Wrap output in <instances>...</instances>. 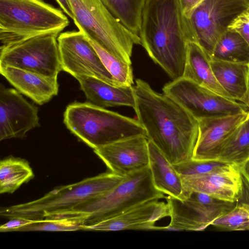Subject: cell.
Wrapping results in <instances>:
<instances>
[{
	"label": "cell",
	"instance_id": "1",
	"mask_svg": "<svg viewBox=\"0 0 249 249\" xmlns=\"http://www.w3.org/2000/svg\"><path fill=\"white\" fill-rule=\"evenodd\" d=\"M137 120L153 142L172 164L192 159L199 121L172 99L137 79L133 86Z\"/></svg>",
	"mask_w": 249,
	"mask_h": 249
},
{
	"label": "cell",
	"instance_id": "2",
	"mask_svg": "<svg viewBox=\"0 0 249 249\" xmlns=\"http://www.w3.org/2000/svg\"><path fill=\"white\" fill-rule=\"evenodd\" d=\"M139 36L149 57L172 80L182 77L189 43H198L180 0H146Z\"/></svg>",
	"mask_w": 249,
	"mask_h": 249
},
{
	"label": "cell",
	"instance_id": "3",
	"mask_svg": "<svg viewBox=\"0 0 249 249\" xmlns=\"http://www.w3.org/2000/svg\"><path fill=\"white\" fill-rule=\"evenodd\" d=\"M124 177L111 172L54 188L43 196L26 203L0 209L1 216L40 220L57 216L113 189Z\"/></svg>",
	"mask_w": 249,
	"mask_h": 249
},
{
	"label": "cell",
	"instance_id": "4",
	"mask_svg": "<svg viewBox=\"0 0 249 249\" xmlns=\"http://www.w3.org/2000/svg\"><path fill=\"white\" fill-rule=\"evenodd\" d=\"M63 122L72 134L93 149L135 136H146L138 120L89 102L69 105Z\"/></svg>",
	"mask_w": 249,
	"mask_h": 249
},
{
	"label": "cell",
	"instance_id": "5",
	"mask_svg": "<svg viewBox=\"0 0 249 249\" xmlns=\"http://www.w3.org/2000/svg\"><path fill=\"white\" fill-rule=\"evenodd\" d=\"M69 25L60 9L41 0H0V46L46 34L59 35Z\"/></svg>",
	"mask_w": 249,
	"mask_h": 249
},
{
	"label": "cell",
	"instance_id": "6",
	"mask_svg": "<svg viewBox=\"0 0 249 249\" xmlns=\"http://www.w3.org/2000/svg\"><path fill=\"white\" fill-rule=\"evenodd\" d=\"M69 0L79 30L109 53L131 65L133 46L141 45L139 36L114 17L101 0Z\"/></svg>",
	"mask_w": 249,
	"mask_h": 249
},
{
	"label": "cell",
	"instance_id": "7",
	"mask_svg": "<svg viewBox=\"0 0 249 249\" xmlns=\"http://www.w3.org/2000/svg\"><path fill=\"white\" fill-rule=\"evenodd\" d=\"M155 187L149 167L124 177L110 190L56 217L82 215L85 224H92L119 214L145 201L165 198Z\"/></svg>",
	"mask_w": 249,
	"mask_h": 249
},
{
	"label": "cell",
	"instance_id": "8",
	"mask_svg": "<svg viewBox=\"0 0 249 249\" xmlns=\"http://www.w3.org/2000/svg\"><path fill=\"white\" fill-rule=\"evenodd\" d=\"M59 35L43 34L0 47V66H11L42 75L57 77L62 71Z\"/></svg>",
	"mask_w": 249,
	"mask_h": 249
},
{
	"label": "cell",
	"instance_id": "9",
	"mask_svg": "<svg viewBox=\"0 0 249 249\" xmlns=\"http://www.w3.org/2000/svg\"><path fill=\"white\" fill-rule=\"evenodd\" d=\"M163 93L197 120L248 113L249 107L183 77L166 84Z\"/></svg>",
	"mask_w": 249,
	"mask_h": 249
},
{
	"label": "cell",
	"instance_id": "10",
	"mask_svg": "<svg viewBox=\"0 0 249 249\" xmlns=\"http://www.w3.org/2000/svg\"><path fill=\"white\" fill-rule=\"evenodd\" d=\"M165 199L169 209L170 222L164 229L178 231L203 230L237 204L198 192H192L184 199L169 196Z\"/></svg>",
	"mask_w": 249,
	"mask_h": 249
},
{
	"label": "cell",
	"instance_id": "11",
	"mask_svg": "<svg viewBox=\"0 0 249 249\" xmlns=\"http://www.w3.org/2000/svg\"><path fill=\"white\" fill-rule=\"evenodd\" d=\"M249 7L248 0H204L192 12L189 19L198 44L210 59L218 39Z\"/></svg>",
	"mask_w": 249,
	"mask_h": 249
},
{
	"label": "cell",
	"instance_id": "12",
	"mask_svg": "<svg viewBox=\"0 0 249 249\" xmlns=\"http://www.w3.org/2000/svg\"><path fill=\"white\" fill-rule=\"evenodd\" d=\"M57 41L62 71L76 78L95 77L117 86L87 36L81 31L60 33Z\"/></svg>",
	"mask_w": 249,
	"mask_h": 249
},
{
	"label": "cell",
	"instance_id": "13",
	"mask_svg": "<svg viewBox=\"0 0 249 249\" xmlns=\"http://www.w3.org/2000/svg\"><path fill=\"white\" fill-rule=\"evenodd\" d=\"M38 109L17 89L0 87V140L24 139L39 127Z\"/></svg>",
	"mask_w": 249,
	"mask_h": 249
},
{
	"label": "cell",
	"instance_id": "14",
	"mask_svg": "<svg viewBox=\"0 0 249 249\" xmlns=\"http://www.w3.org/2000/svg\"><path fill=\"white\" fill-rule=\"evenodd\" d=\"M93 151L110 172L122 177L149 167L148 139L145 136L123 139Z\"/></svg>",
	"mask_w": 249,
	"mask_h": 249
},
{
	"label": "cell",
	"instance_id": "15",
	"mask_svg": "<svg viewBox=\"0 0 249 249\" xmlns=\"http://www.w3.org/2000/svg\"><path fill=\"white\" fill-rule=\"evenodd\" d=\"M184 199L192 192L236 202L243 193L244 183L238 167L231 164L216 171L199 176H180Z\"/></svg>",
	"mask_w": 249,
	"mask_h": 249
},
{
	"label": "cell",
	"instance_id": "16",
	"mask_svg": "<svg viewBox=\"0 0 249 249\" xmlns=\"http://www.w3.org/2000/svg\"><path fill=\"white\" fill-rule=\"evenodd\" d=\"M167 203L152 199L135 205L122 213L98 222L85 224L82 230L92 231H118L127 230H164L157 227V221L169 216Z\"/></svg>",
	"mask_w": 249,
	"mask_h": 249
},
{
	"label": "cell",
	"instance_id": "17",
	"mask_svg": "<svg viewBox=\"0 0 249 249\" xmlns=\"http://www.w3.org/2000/svg\"><path fill=\"white\" fill-rule=\"evenodd\" d=\"M248 113L202 119L193 159L218 160L225 143L235 129L248 117Z\"/></svg>",
	"mask_w": 249,
	"mask_h": 249
},
{
	"label": "cell",
	"instance_id": "18",
	"mask_svg": "<svg viewBox=\"0 0 249 249\" xmlns=\"http://www.w3.org/2000/svg\"><path fill=\"white\" fill-rule=\"evenodd\" d=\"M0 73L21 94L41 105L57 95V77L42 75L11 66H0Z\"/></svg>",
	"mask_w": 249,
	"mask_h": 249
},
{
	"label": "cell",
	"instance_id": "19",
	"mask_svg": "<svg viewBox=\"0 0 249 249\" xmlns=\"http://www.w3.org/2000/svg\"><path fill=\"white\" fill-rule=\"evenodd\" d=\"M88 102L102 107L127 106L133 108L135 98L133 86L123 87L107 83L95 77L76 78Z\"/></svg>",
	"mask_w": 249,
	"mask_h": 249
},
{
	"label": "cell",
	"instance_id": "20",
	"mask_svg": "<svg viewBox=\"0 0 249 249\" xmlns=\"http://www.w3.org/2000/svg\"><path fill=\"white\" fill-rule=\"evenodd\" d=\"M217 81L232 99L249 107V65L210 60Z\"/></svg>",
	"mask_w": 249,
	"mask_h": 249
},
{
	"label": "cell",
	"instance_id": "21",
	"mask_svg": "<svg viewBox=\"0 0 249 249\" xmlns=\"http://www.w3.org/2000/svg\"><path fill=\"white\" fill-rule=\"evenodd\" d=\"M182 77L219 95L233 100L217 81L212 69L210 58L197 43L190 42L188 45Z\"/></svg>",
	"mask_w": 249,
	"mask_h": 249
},
{
	"label": "cell",
	"instance_id": "22",
	"mask_svg": "<svg viewBox=\"0 0 249 249\" xmlns=\"http://www.w3.org/2000/svg\"><path fill=\"white\" fill-rule=\"evenodd\" d=\"M150 168L155 187L164 194L184 199L182 179L173 165L148 140Z\"/></svg>",
	"mask_w": 249,
	"mask_h": 249
},
{
	"label": "cell",
	"instance_id": "23",
	"mask_svg": "<svg viewBox=\"0 0 249 249\" xmlns=\"http://www.w3.org/2000/svg\"><path fill=\"white\" fill-rule=\"evenodd\" d=\"M34 177L33 170L27 160L12 156L1 160L0 162V193L12 194Z\"/></svg>",
	"mask_w": 249,
	"mask_h": 249
},
{
	"label": "cell",
	"instance_id": "24",
	"mask_svg": "<svg viewBox=\"0 0 249 249\" xmlns=\"http://www.w3.org/2000/svg\"><path fill=\"white\" fill-rule=\"evenodd\" d=\"M211 59L249 65V44L239 34L228 29L216 42Z\"/></svg>",
	"mask_w": 249,
	"mask_h": 249
},
{
	"label": "cell",
	"instance_id": "25",
	"mask_svg": "<svg viewBox=\"0 0 249 249\" xmlns=\"http://www.w3.org/2000/svg\"><path fill=\"white\" fill-rule=\"evenodd\" d=\"M249 159V118L235 129L218 160L239 166Z\"/></svg>",
	"mask_w": 249,
	"mask_h": 249
},
{
	"label": "cell",
	"instance_id": "26",
	"mask_svg": "<svg viewBox=\"0 0 249 249\" xmlns=\"http://www.w3.org/2000/svg\"><path fill=\"white\" fill-rule=\"evenodd\" d=\"M126 28L139 36L142 11L146 0H101Z\"/></svg>",
	"mask_w": 249,
	"mask_h": 249
},
{
	"label": "cell",
	"instance_id": "27",
	"mask_svg": "<svg viewBox=\"0 0 249 249\" xmlns=\"http://www.w3.org/2000/svg\"><path fill=\"white\" fill-rule=\"evenodd\" d=\"M86 217L82 215L48 217L35 221L19 231H60L82 230Z\"/></svg>",
	"mask_w": 249,
	"mask_h": 249
},
{
	"label": "cell",
	"instance_id": "28",
	"mask_svg": "<svg viewBox=\"0 0 249 249\" xmlns=\"http://www.w3.org/2000/svg\"><path fill=\"white\" fill-rule=\"evenodd\" d=\"M89 41L99 55L104 65L112 75L116 85L123 87L132 86L134 80L131 65L113 56L95 42L90 39Z\"/></svg>",
	"mask_w": 249,
	"mask_h": 249
},
{
	"label": "cell",
	"instance_id": "29",
	"mask_svg": "<svg viewBox=\"0 0 249 249\" xmlns=\"http://www.w3.org/2000/svg\"><path fill=\"white\" fill-rule=\"evenodd\" d=\"M211 225L231 231L249 230V203L237 204Z\"/></svg>",
	"mask_w": 249,
	"mask_h": 249
},
{
	"label": "cell",
	"instance_id": "30",
	"mask_svg": "<svg viewBox=\"0 0 249 249\" xmlns=\"http://www.w3.org/2000/svg\"><path fill=\"white\" fill-rule=\"evenodd\" d=\"M231 163L219 160H195L191 159L187 161L173 164L180 176H199L223 169Z\"/></svg>",
	"mask_w": 249,
	"mask_h": 249
},
{
	"label": "cell",
	"instance_id": "31",
	"mask_svg": "<svg viewBox=\"0 0 249 249\" xmlns=\"http://www.w3.org/2000/svg\"><path fill=\"white\" fill-rule=\"evenodd\" d=\"M228 29L239 34L249 44V7L232 21Z\"/></svg>",
	"mask_w": 249,
	"mask_h": 249
},
{
	"label": "cell",
	"instance_id": "32",
	"mask_svg": "<svg viewBox=\"0 0 249 249\" xmlns=\"http://www.w3.org/2000/svg\"><path fill=\"white\" fill-rule=\"evenodd\" d=\"M35 220L21 217L12 218L0 226V231L1 232L19 231L20 229L33 223Z\"/></svg>",
	"mask_w": 249,
	"mask_h": 249
},
{
	"label": "cell",
	"instance_id": "33",
	"mask_svg": "<svg viewBox=\"0 0 249 249\" xmlns=\"http://www.w3.org/2000/svg\"><path fill=\"white\" fill-rule=\"evenodd\" d=\"M204 0H180L183 14L189 18L194 10Z\"/></svg>",
	"mask_w": 249,
	"mask_h": 249
},
{
	"label": "cell",
	"instance_id": "34",
	"mask_svg": "<svg viewBox=\"0 0 249 249\" xmlns=\"http://www.w3.org/2000/svg\"><path fill=\"white\" fill-rule=\"evenodd\" d=\"M241 174L243 180L249 189V159L238 166Z\"/></svg>",
	"mask_w": 249,
	"mask_h": 249
},
{
	"label": "cell",
	"instance_id": "35",
	"mask_svg": "<svg viewBox=\"0 0 249 249\" xmlns=\"http://www.w3.org/2000/svg\"><path fill=\"white\" fill-rule=\"evenodd\" d=\"M60 7L69 17L73 19V14L69 0H55Z\"/></svg>",
	"mask_w": 249,
	"mask_h": 249
},
{
	"label": "cell",
	"instance_id": "36",
	"mask_svg": "<svg viewBox=\"0 0 249 249\" xmlns=\"http://www.w3.org/2000/svg\"><path fill=\"white\" fill-rule=\"evenodd\" d=\"M249 118V110L248 111V117L247 118Z\"/></svg>",
	"mask_w": 249,
	"mask_h": 249
},
{
	"label": "cell",
	"instance_id": "37",
	"mask_svg": "<svg viewBox=\"0 0 249 249\" xmlns=\"http://www.w3.org/2000/svg\"><path fill=\"white\" fill-rule=\"evenodd\" d=\"M248 0L249 2V0Z\"/></svg>",
	"mask_w": 249,
	"mask_h": 249
}]
</instances>
